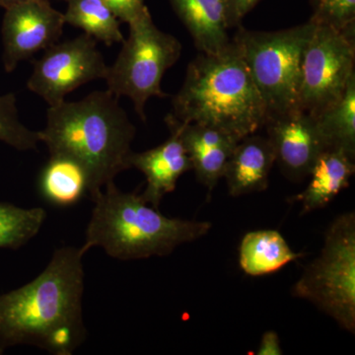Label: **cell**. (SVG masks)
Here are the masks:
<instances>
[{"instance_id":"obj_1","label":"cell","mask_w":355,"mask_h":355,"mask_svg":"<svg viewBox=\"0 0 355 355\" xmlns=\"http://www.w3.org/2000/svg\"><path fill=\"white\" fill-rule=\"evenodd\" d=\"M85 254L81 247L60 248L36 279L0 295V354L27 345L71 355L83 345Z\"/></svg>"},{"instance_id":"obj_2","label":"cell","mask_w":355,"mask_h":355,"mask_svg":"<svg viewBox=\"0 0 355 355\" xmlns=\"http://www.w3.org/2000/svg\"><path fill=\"white\" fill-rule=\"evenodd\" d=\"M119 100L107 89L50 106L46 127L39 132L50 155L72 159L85 170L91 198L130 169L137 130Z\"/></svg>"},{"instance_id":"obj_3","label":"cell","mask_w":355,"mask_h":355,"mask_svg":"<svg viewBox=\"0 0 355 355\" xmlns=\"http://www.w3.org/2000/svg\"><path fill=\"white\" fill-rule=\"evenodd\" d=\"M172 116L181 123L218 128L241 140L265 127L268 112L233 40L216 53H198L173 97Z\"/></svg>"},{"instance_id":"obj_4","label":"cell","mask_w":355,"mask_h":355,"mask_svg":"<svg viewBox=\"0 0 355 355\" xmlns=\"http://www.w3.org/2000/svg\"><path fill=\"white\" fill-rule=\"evenodd\" d=\"M92 214L81 249L102 248L111 258L140 260L168 256L209 234V221L172 218L144 202L141 195L119 190L114 182L92 198Z\"/></svg>"},{"instance_id":"obj_5","label":"cell","mask_w":355,"mask_h":355,"mask_svg":"<svg viewBox=\"0 0 355 355\" xmlns=\"http://www.w3.org/2000/svg\"><path fill=\"white\" fill-rule=\"evenodd\" d=\"M316 27L311 19L277 31L238 27L233 42L260 91L270 118L299 109L303 53Z\"/></svg>"},{"instance_id":"obj_6","label":"cell","mask_w":355,"mask_h":355,"mask_svg":"<svg viewBox=\"0 0 355 355\" xmlns=\"http://www.w3.org/2000/svg\"><path fill=\"white\" fill-rule=\"evenodd\" d=\"M128 26V38L121 43L116 62L108 67L105 80L116 97L130 98L146 121L147 101L167 96L161 83L165 72L181 57L182 44L176 37L158 29L147 6Z\"/></svg>"},{"instance_id":"obj_7","label":"cell","mask_w":355,"mask_h":355,"mask_svg":"<svg viewBox=\"0 0 355 355\" xmlns=\"http://www.w3.org/2000/svg\"><path fill=\"white\" fill-rule=\"evenodd\" d=\"M340 324L355 331V214L347 212L329 226L320 256L306 266L292 288Z\"/></svg>"},{"instance_id":"obj_8","label":"cell","mask_w":355,"mask_h":355,"mask_svg":"<svg viewBox=\"0 0 355 355\" xmlns=\"http://www.w3.org/2000/svg\"><path fill=\"white\" fill-rule=\"evenodd\" d=\"M354 65L355 27L317 25L303 53L299 109L318 116L335 104L355 73Z\"/></svg>"},{"instance_id":"obj_9","label":"cell","mask_w":355,"mask_h":355,"mask_svg":"<svg viewBox=\"0 0 355 355\" xmlns=\"http://www.w3.org/2000/svg\"><path fill=\"white\" fill-rule=\"evenodd\" d=\"M107 71L108 65L97 41L83 34L49 46L34 62L27 86L50 106H55L84 84L105 79Z\"/></svg>"},{"instance_id":"obj_10","label":"cell","mask_w":355,"mask_h":355,"mask_svg":"<svg viewBox=\"0 0 355 355\" xmlns=\"http://www.w3.org/2000/svg\"><path fill=\"white\" fill-rule=\"evenodd\" d=\"M64 26V13L49 0H25L6 9L1 28L4 69L12 72L22 60L58 43Z\"/></svg>"},{"instance_id":"obj_11","label":"cell","mask_w":355,"mask_h":355,"mask_svg":"<svg viewBox=\"0 0 355 355\" xmlns=\"http://www.w3.org/2000/svg\"><path fill=\"white\" fill-rule=\"evenodd\" d=\"M265 128L275 162L291 181L310 176L318 158L328 149L316 116L303 110L270 116Z\"/></svg>"},{"instance_id":"obj_12","label":"cell","mask_w":355,"mask_h":355,"mask_svg":"<svg viewBox=\"0 0 355 355\" xmlns=\"http://www.w3.org/2000/svg\"><path fill=\"white\" fill-rule=\"evenodd\" d=\"M130 164L146 176V188L141 198L156 209L163 198L175 191L180 178L191 170L190 157L174 130H170L169 139L160 146L144 153H132Z\"/></svg>"},{"instance_id":"obj_13","label":"cell","mask_w":355,"mask_h":355,"mask_svg":"<svg viewBox=\"0 0 355 355\" xmlns=\"http://www.w3.org/2000/svg\"><path fill=\"white\" fill-rule=\"evenodd\" d=\"M275 163V151L268 137L254 133L240 140L224 172L229 195L241 197L265 191Z\"/></svg>"},{"instance_id":"obj_14","label":"cell","mask_w":355,"mask_h":355,"mask_svg":"<svg viewBox=\"0 0 355 355\" xmlns=\"http://www.w3.org/2000/svg\"><path fill=\"white\" fill-rule=\"evenodd\" d=\"M200 53H216L231 43L229 0H169Z\"/></svg>"},{"instance_id":"obj_15","label":"cell","mask_w":355,"mask_h":355,"mask_svg":"<svg viewBox=\"0 0 355 355\" xmlns=\"http://www.w3.org/2000/svg\"><path fill=\"white\" fill-rule=\"evenodd\" d=\"M354 161L355 158L338 148L326 149L319 156L307 188L293 198L294 202L302 205V214L323 209L349 187L355 172Z\"/></svg>"},{"instance_id":"obj_16","label":"cell","mask_w":355,"mask_h":355,"mask_svg":"<svg viewBox=\"0 0 355 355\" xmlns=\"http://www.w3.org/2000/svg\"><path fill=\"white\" fill-rule=\"evenodd\" d=\"M287 244L277 230H258L247 233L239 248V263L243 272L261 277L279 272L291 261L302 258Z\"/></svg>"},{"instance_id":"obj_17","label":"cell","mask_w":355,"mask_h":355,"mask_svg":"<svg viewBox=\"0 0 355 355\" xmlns=\"http://www.w3.org/2000/svg\"><path fill=\"white\" fill-rule=\"evenodd\" d=\"M41 195L58 207L76 205L88 193V177L76 161L60 155H50L40 175Z\"/></svg>"},{"instance_id":"obj_18","label":"cell","mask_w":355,"mask_h":355,"mask_svg":"<svg viewBox=\"0 0 355 355\" xmlns=\"http://www.w3.org/2000/svg\"><path fill=\"white\" fill-rule=\"evenodd\" d=\"M67 4L64 14L65 24L83 30L106 46L125 41L121 21L103 0H64Z\"/></svg>"},{"instance_id":"obj_19","label":"cell","mask_w":355,"mask_h":355,"mask_svg":"<svg viewBox=\"0 0 355 355\" xmlns=\"http://www.w3.org/2000/svg\"><path fill=\"white\" fill-rule=\"evenodd\" d=\"M316 118L328 148L342 149L355 158V73L342 97Z\"/></svg>"},{"instance_id":"obj_20","label":"cell","mask_w":355,"mask_h":355,"mask_svg":"<svg viewBox=\"0 0 355 355\" xmlns=\"http://www.w3.org/2000/svg\"><path fill=\"white\" fill-rule=\"evenodd\" d=\"M46 219L43 207L23 209L0 202V249L17 250L25 246L38 235Z\"/></svg>"},{"instance_id":"obj_21","label":"cell","mask_w":355,"mask_h":355,"mask_svg":"<svg viewBox=\"0 0 355 355\" xmlns=\"http://www.w3.org/2000/svg\"><path fill=\"white\" fill-rule=\"evenodd\" d=\"M180 139L190 157L191 170L195 171L198 182L211 191L223 178L233 149L216 148L202 146L193 140Z\"/></svg>"},{"instance_id":"obj_22","label":"cell","mask_w":355,"mask_h":355,"mask_svg":"<svg viewBox=\"0 0 355 355\" xmlns=\"http://www.w3.org/2000/svg\"><path fill=\"white\" fill-rule=\"evenodd\" d=\"M0 140L20 151L36 149L41 142L39 132L21 123L12 93L0 96Z\"/></svg>"},{"instance_id":"obj_23","label":"cell","mask_w":355,"mask_h":355,"mask_svg":"<svg viewBox=\"0 0 355 355\" xmlns=\"http://www.w3.org/2000/svg\"><path fill=\"white\" fill-rule=\"evenodd\" d=\"M312 16L317 25L336 30L355 27V0H310Z\"/></svg>"},{"instance_id":"obj_24","label":"cell","mask_w":355,"mask_h":355,"mask_svg":"<svg viewBox=\"0 0 355 355\" xmlns=\"http://www.w3.org/2000/svg\"><path fill=\"white\" fill-rule=\"evenodd\" d=\"M121 22L130 23L135 19L146 6L144 0H103Z\"/></svg>"},{"instance_id":"obj_25","label":"cell","mask_w":355,"mask_h":355,"mask_svg":"<svg viewBox=\"0 0 355 355\" xmlns=\"http://www.w3.org/2000/svg\"><path fill=\"white\" fill-rule=\"evenodd\" d=\"M261 0H229V27H239L241 21Z\"/></svg>"},{"instance_id":"obj_26","label":"cell","mask_w":355,"mask_h":355,"mask_svg":"<svg viewBox=\"0 0 355 355\" xmlns=\"http://www.w3.org/2000/svg\"><path fill=\"white\" fill-rule=\"evenodd\" d=\"M282 345H280V338L277 331H266L261 336L260 345L257 350L256 354L258 355H282Z\"/></svg>"},{"instance_id":"obj_27","label":"cell","mask_w":355,"mask_h":355,"mask_svg":"<svg viewBox=\"0 0 355 355\" xmlns=\"http://www.w3.org/2000/svg\"><path fill=\"white\" fill-rule=\"evenodd\" d=\"M22 1H25V0H0V6L3 7L4 9H7Z\"/></svg>"}]
</instances>
